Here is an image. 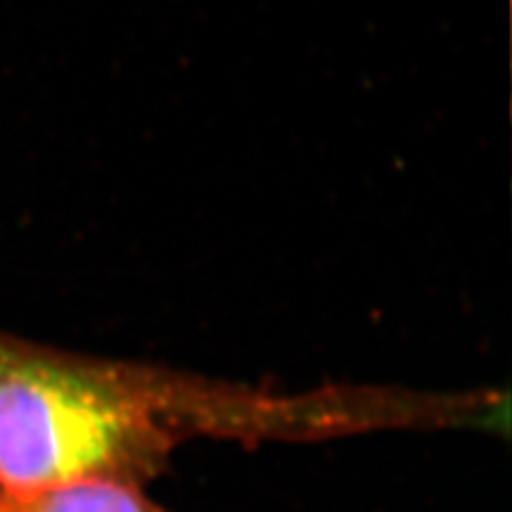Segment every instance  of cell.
<instances>
[{
    "instance_id": "1",
    "label": "cell",
    "mask_w": 512,
    "mask_h": 512,
    "mask_svg": "<svg viewBox=\"0 0 512 512\" xmlns=\"http://www.w3.org/2000/svg\"><path fill=\"white\" fill-rule=\"evenodd\" d=\"M176 434L157 403L0 335V496L112 479L143 486Z\"/></svg>"
},
{
    "instance_id": "2",
    "label": "cell",
    "mask_w": 512,
    "mask_h": 512,
    "mask_svg": "<svg viewBox=\"0 0 512 512\" xmlns=\"http://www.w3.org/2000/svg\"><path fill=\"white\" fill-rule=\"evenodd\" d=\"M0 512H169L138 484L83 479L27 496H0Z\"/></svg>"
}]
</instances>
